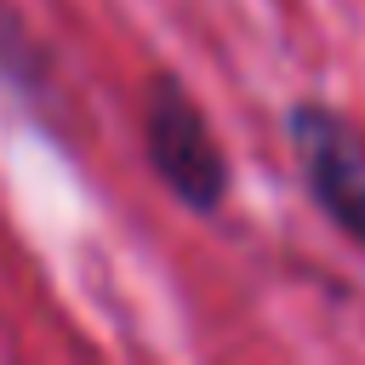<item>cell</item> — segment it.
<instances>
[{
  "instance_id": "2",
  "label": "cell",
  "mask_w": 365,
  "mask_h": 365,
  "mask_svg": "<svg viewBox=\"0 0 365 365\" xmlns=\"http://www.w3.org/2000/svg\"><path fill=\"white\" fill-rule=\"evenodd\" d=\"M285 137H291V160L302 171L308 200L354 245H365V137L325 103H291Z\"/></svg>"
},
{
  "instance_id": "1",
  "label": "cell",
  "mask_w": 365,
  "mask_h": 365,
  "mask_svg": "<svg viewBox=\"0 0 365 365\" xmlns=\"http://www.w3.org/2000/svg\"><path fill=\"white\" fill-rule=\"evenodd\" d=\"M143 160L188 211L211 217L228 200V154L188 86L154 80L143 97Z\"/></svg>"
}]
</instances>
